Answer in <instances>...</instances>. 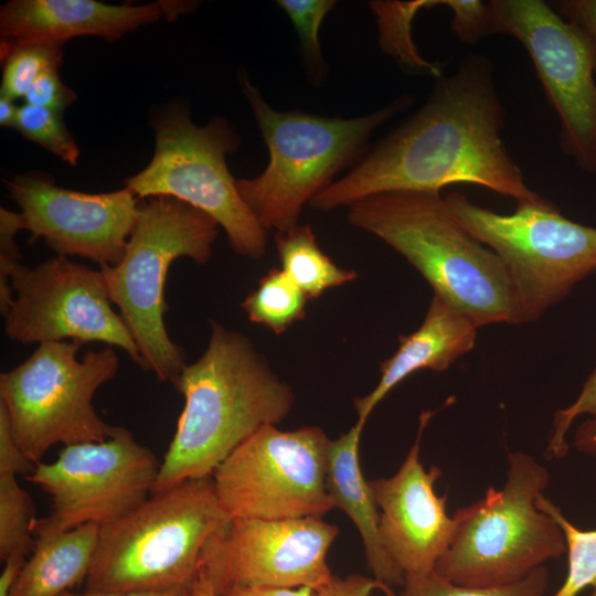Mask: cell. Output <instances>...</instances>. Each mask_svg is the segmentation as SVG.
Returning a JSON list of instances; mask_svg holds the SVG:
<instances>
[{
    "label": "cell",
    "mask_w": 596,
    "mask_h": 596,
    "mask_svg": "<svg viewBox=\"0 0 596 596\" xmlns=\"http://www.w3.org/2000/svg\"><path fill=\"white\" fill-rule=\"evenodd\" d=\"M504 121L491 61L470 54L439 78L418 111L309 204L330 211L377 193H439L454 183L481 185L518 204L539 201L503 143Z\"/></svg>",
    "instance_id": "6da1fadb"
},
{
    "label": "cell",
    "mask_w": 596,
    "mask_h": 596,
    "mask_svg": "<svg viewBox=\"0 0 596 596\" xmlns=\"http://www.w3.org/2000/svg\"><path fill=\"white\" fill-rule=\"evenodd\" d=\"M173 386L184 406L152 493L212 476L260 427L277 425L295 403L290 385L243 333L211 321L204 353Z\"/></svg>",
    "instance_id": "7a4b0ae2"
},
{
    "label": "cell",
    "mask_w": 596,
    "mask_h": 596,
    "mask_svg": "<svg viewBox=\"0 0 596 596\" xmlns=\"http://www.w3.org/2000/svg\"><path fill=\"white\" fill-rule=\"evenodd\" d=\"M348 207L350 224L404 256L434 295L478 328L517 324L514 296L502 262L450 214L439 193L384 192Z\"/></svg>",
    "instance_id": "3957f363"
},
{
    "label": "cell",
    "mask_w": 596,
    "mask_h": 596,
    "mask_svg": "<svg viewBox=\"0 0 596 596\" xmlns=\"http://www.w3.org/2000/svg\"><path fill=\"white\" fill-rule=\"evenodd\" d=\"M231 521L212 476L152 493L127 515L99 526L83 592L192 587L204 546Z\"/></svg>",
    "instance_id": "277c9868"
},
{
    "label": "cell",
    "mask_w": 596,
    "mask_h": 596,
    "mask_svg": "<svg viewBox=\"0 0 596 596\" xmlns=\"http://www.w3.org/2000/svg\"><path fill=\"white\" fill-rule=\"evenodd\" d=\"M240 78L269 161L257 177L236 180V188L259 225L277 233L296 226L305 204L358 160L373 131L413 103L412 96L402 95L385 107L355 118L278 111L246 75Z\"/></svg>",
    "instance_id": "5b68a950"
},
{
    "label": "cell",
    "mask_w": 596,
    "mask_h": 596,
    "mask_svg": "<svg viewBox=\"0 0 596 596\" xmlns=\"http://www.w3.org/2000/svg\"><path fill=\"white\" fill-rule=\"evenodd\" d=\"M550 482L545 466L523 451L508 457L501 489L460 509L455 532L435 572L467 587H500L518 583L547 561L566 552L560 525L536 507Z\"/></svg>",
    "instance_id": "8992f818"
},
{
    "label": "cell",
    "mask_w": 596,
    "mask_h": 596,
    "mask_svg": "<svg viewBox=\"0 0 596 596\" xmlns=\"http://www.w3.org/2000/svg\"><path fill=\"white\" fill-rule=\"evenodd\" d=\"M219 226L210 215L175 198L139 199L124 257L114 266H100L110 301L138 347L143 370L172 385L187 364L183 349L164 326L167 274L179 257L207 263Z\"/></svg>",
    "instance_id": "52a82bcc"
},
{
    "label": "cell",
    "mask_w": 596,
    "mask_h": 596,
    "mask_svg": "<svg viewBox=\"0 0 596 596\" xmlns=\"http://www.w3.org/2000/svg\"><path fill=\"white\" fill-rule=\"evenodd\" d=\"M450 214L502 262L517 307V324L538 320L596 272V227L564 216L541 199L499 214L450 192Z\"/></svg>",
    "instance_id": "ba28073f"
},
{
    "label": "cell",
    "mask_w": 596,
    "mask_h": 596,
    "mask_svg": "<svg viewBox=\"0 0 596 596\" xmlns=\"http://www.w3.org/2000/svg\"><path fill=\"white\" fill-rule=\"evenodd\" d=\"M78 341L41 343L14 369L0 374V403L12 434L34 464L56 444L98 443L118 429L96 413V391L118 371L119 360L108 345L87 351L82 360Z\"/></svg>",
    "instance_id": "9c48e42d"
},
{
    "label": "cell",
    "mask_w": 596,
    "mask_h": 596,
    "mask_svg": "<svg viewBox=\"0 0 596 596\" xmlns=\"http://www.w3.org/2000/svg\"><path fill=\"white\" fill-rule=\"evenodd\" d=\"M153 127V157L126 188L138 199L166 195L196 207L223 227L235 253L263 257L267 231L242 199L225 160L238 147L234 128L222 118L196 126L181 107L164 111Z\"/></svg>",
    "instance_id": "30bf717a"
},
{
    "label": "cell",
    "mask_w": 596,
    "mask_h": 596,
    "mask_svg": "<svg viewBox=\"0 0 596 596\" xmlns=\"http://www.w3.org/2000/svg\"><path fill=\"white\" fill-rule=\"evenodd\" d=\"M330 443L318 426L260 427L212 475L223 508L232 519L322 518L334 509L326 481Z\"/></svg>",
    "instance_id": "8fae6325"
},
{
    "label": "cell",
    "mask_w": 596,
    "mask_h": 596,
    "mask_svg": "<svg viewBox=\"0 0 596 596\" xmlns=\"http://www.w3.org/2000/svg\"><path fill=\"white\" fill-rule=\"evenodd\" d=\"M161 462L118 426L104 441L64 446L52 462H38L26 479L51 497V512L35 521V540L86 524L103 526L152 494Z\"/></svg>",
    "instance_id": "7c38bea8"
},
{
    "label": "cell",
    "mask_w": 596,
    "mask_h": 596,
    "mask_svg": "<svg viewBox=\"0 0 596 596\" xmlns=\"http://www.w3.org/2000/svg\"><path fill=\"white\" fill-rule=\"evenodd\" d=\"M493 34L526 50L560 119V147L585 173L596 174V73L585 36L542 0H493Z\"/></svg>",
    "instance_id": "4fadbf2b"
},
{
    "label": "cell",
    "mask_w": 596,
    "mask_h": 596,
    "mask_svg": "<svg viewBox=\"0 0 596 596\" xmlns=\"http://www.w3.org/2000/svg\"><path fill=\"white\" fill-rule=\"evenodd\" d=\"M10 284L14 297L4 316V332L12 341L105 342L121 348L145 369L132 336L111 307L100 269L56 256L34 267L19 264Z\"/></svg>",
    "instance_id": "5bb4252c"
},
{
    "label": "cell",
    "mask_w": 596,
    "mask_h": 596,
    "mask_svg": "<svg viewBox=\"0 0 596 596\" xmlns=\"http://www.w3.org/2000/svg\"><path fill=\"white\" fill-rule=\"evenodd\" d=\"M339 528L322 518L232 519L202 551L201 572L216 596L234 587H309L332 577L327 553Z\"/></svg>",
    "instance_id": "9a60e30c"
},
{
    "label": "cell",
    "mask_w": 596,
    "mask_h": 596,
    "mask_svg": "<svg viewBox=\"0 0 596 596\" xmlns=\"http://www.w3.org/2000/svg\"><path fill=\"white\" fill-rule=\"evenodd\" d=\"M6 184L21 207L22 230L31 232V242L43 237L57 256H79L100 266H114L124 257L139 202L128 188L84 193L36 174L17 175Z\"/></svg>",
    "instance_id": "2e32d148"
},
{
    "label": "cell",
    "mask_w": 596,
    "mask_h": 596,
    "mask_svg": "<svg viewBox=\"0 0 596 596\" xmlns=\"http://www.w3.org/2000/svg\"><path fill=\"white\" fill-rule=\"evenodd\" d=\"M433 415V411L421 413L415 441L398 470L369 481L380 510L382 545L404 576L434 572L455 532V520L446 511L447 494L438 496L434 489L441 471L436 466L426 470L419 459L422 437Z\"/></svg>",
    "instance_id": "e0dca14e"
},
{
    "label": "cell",
    "mask_w": 596,
    "mask_h": 596,
    "mask_svg": "<svg viewBox=\"0 0 596 596\" xmlns=\"http://www.w3.org/2000/svg\"><path fill=\"white\" fill-rule=\"evenodd\" d=\"M191 3L106 4L95 0H12L0 9L2 41L13 44L65 41L82 35L120 39L127 32L187 11Z\"/></svg>",
    "instance_id": "ac0fdd59"
},
{
    "label": "cell",
    "mask_w": 596,
    "mask_h": 596,
    "mask_svg": "<svg viewBox=\"0 0 596 596\" xmlns=\"http://www.w3.org/2000/svg\"><path fill=\"white\" fill-rule=\"evenodd\" d=\"M478 326L466 315L434 295L422 324L400 337L396 352L381 363L375 387L353 401L358 421L366 423L376 405L403 380L418 370L446 371L471 351Z\"/></svg>",
    "instance_id": "d6986e66"
},
{
    "label": "cell",
    "mask_w": 596,
    "mask_h": 596,
    "mask_svg": "<svg viewBox=\"0 0 596 596\" xmlns=\"http://www.w3.org/2000/svg\"><path fill=\"white\" fill-rule=\"evenodd\" d=\"M364 423H356L339 438L331 440L327 465V490L334 508L341 509L355 524L374 578L393 587H402L404 574L384 550L380 532V511L364 479L359 445Z\"/></svg>",
    "instance_id": "ffe728a7"
},
{
    "label": "cell",
    "mask_w": 596,
    "mask_h": 596,
    "mask_svg": "<svg viewBox=\"0 0 596 596\" xmlns=\"http://www.w3.org/2000/svg\"><path fill=\"white\" fill-rule=\"evenodd\" d=\"M99 534V526L86 524L51 538L34 540L9 596H61L85 582Z\"/></svg>",
    "instance_id": "44dd1931"
},
{
    "label": "cell",
    "mask_w": 596,
    "mask_h": 596,
    "mask_svg": "<svg viewBox=\"0 0 596 596\" xmlns=\"http://www.w3.org/2000/svg\"><path fill=\"white\" fill-rule=\"evenodd\" d=\"M281 269L308 299L358 278L354 269L342 268L320 248L309 225L278 232L275 237Z\"/></svg>",
    "instance_id": "7402d4cb"
},
{
    "label": "cell",
    "mask_w": 596,
    "mask_h": 596,
    "mask_svg": "<svg viewBox=\"0 0 596 596\" xmlns=\"http://www.w3.org/2000/svg\"><path fill=\"white\" fill-rule=\"evenodd\" d=\"M309 299L281 268H272L241 304L248 319L273 331L284 333L296 321L306 318Z\"/></svg>",
    "instance_id": "603a6c76"
},
{
    "label": "cell",
    "mask_w": 596,
    "mask_h": 596,
    "mask_svg": "<svg viewBox=\"0 0 596 596\" xmlns=\"http://www.w3.org/2000/svg\"><path fill=\"white\" fill-rule=\"evenodd\" d=\"M445 1H374L371 8L377 19L380 43L384 52L406 67L443 77L444 66L424 60L417 52L411 35L412 21L424 8L444 6Z\"/></svg>",
    "instance_id": "cb8c5ba5"
},
{
    "label": "cell",
    "mask_w": 596,
    "mask_h": 596,
    "mask_svg": "<svg viewBox=\"0 0 596 596\" xmlns=\"http://www.w3.org/2000/svg\"><path fill=\"white\" fill-rule=\"evenodd\" d=\"M536 507L561 528L567 552V575L552 596H578L587 587H596V530L575 526L549 498L541 494Z\"/></svg>",
    "instance_id": "d4e9b609"
},
{
    "label": "cell",
    "mask_w": 596,
    "mask_h": 596,
    "mask_svg": "<svg viewBox=\"0 0 596 596\" xmlns=\"http://www.w3.org/2000/svg\"><path fill=\"white\" fill-rule=\"evenodd\" d=\"M62 44L32 42L13 44L1 42L2 82L0 95L11 99L24 97L33 82L50 67L62 62Z\"/></svg>",
    "instance_id": "484cf974"
},
{
    "label": "cell",
    "mask_w": 596,
    "mask_h": 596,
    "mask_svg": "<svg viewBox=\"0 0 596 596\" xmlns=\"http://www.w3.org/2000/svg\"><path fill=\"white\" fill-rule=\"evenodd\" d=\"M549 571L545 565L530 573L522 581L500 587H467L454 584L435 571L426 575L405 576L398 593L386 596H545Z\"/></svg>",
    "instance_id": "4316f807"
},
{
    "label": "cell",
    "mask_w": 596,
    "mask_h": 596,
    "mask_svg": "<svg viewBox=\"0 0 596 596\" xmlns=\"http://www.w3.org/2000/svg\"><path fill=\"white\" fill-rule=\"evenodd\" d=\"M34 505L13 473H0V557L28 551L35 524Z\"/></svg>",
    "instance_id": "83f0119b"
},
{
    "label": "cell",
    "mask_w": 596,
    "mask_h": 596,
    "mask_svg": "<svg viewBox=\"0 0 596 596\" xmlns=\"http://www.w3.org/2000/svg\"><path fill=\"white\" fill-rule=\"evenodd\" d=\"M14 128L63 161L76 166L79 150L63 121L62 113L24 104L19 107Z\"/></svg>",
    "instance_id": "f1b7e54d"
},
{
    "label": "cell",
    "mask_w": 596,
    "mask_h": 596,
    "mask_svg": "<svg viewBox=\"0 0 596 596\" xmlns=\"http://www.w3.org/2000/svg\"><path fill=\"white\" fill-rule=\"evenodd\" d=\"M279 8L290 19L301 46L308 70L318 77L322 72L323 60L319 44V28L326 15L333 9L331 0H279Z\"/></svg>",
    "instance_id": "f546056e"
},
{
    "label": "cell",
    "mask_w": 596,
    "mask_h": 596,
    "mask_svg": "<svg viewBox=\"0 0 596 596\" xmlns=\"http://www.w3.org/2000/svg\"><path fill=\"white\" fill-rule=\"evenodd\" d=\"M596 416V369L589 374L576 400L554 413L552 433L545 454L550 458H562L568 450L566 435L572 423L581 415Z\"/></svg>",
    "instance_id": "4dcf8cb0"
},
{
    "label": "cell",
    "mask_w": 596,
    "mask_h": 596,
    "mask_svg": "<svg viewBox=\"0 0 596 596\" xmlns=\"http://www.w3.org/2000/svg\"><path fill=\"white\" fill-rule=\"evenodd\" d=\"M445 6L454 13L451 30L460 42L473 44L493 34L492 12L489 2L446 0Z\"/></svg>",
    "instance_id": "1f68e13d"
},
{
    "label": "cell",
    "mask_w": 596,
    "mask_h": 596,
    "mask_svg": "<svg viewBox=\"0 0 596 596\" xmlns=\"http://www.w3.org/2000/svg\"><path fill=\"white\" fill-rule=\"evenodd\" d=\"M22 230L20 213L0 210V311L4 317L13 300L10 279L15 267L21 264V254L14 242L15 233Z\"/></svg>",
    "instance_id": "d6a6232c"
},
{
    "label": "cell",
    "mask_w": 596,
    "mask_h": 596,
    "mask_svg": "<svg viewBox=\"0 0 596 596\" xmlns=\"http://www.w3.org/2000/svg\"><path fill=\"white\" fill-rule=\"evenodd\" d=\"M58 67L46 68L28 89L25 104L49 108L58 113L76 99V94L63 84Z\"/></svg>",
    "instance_id": "836d02e7"
},
{
    "label": "cell",
    "mask_w": 596,
    "mask_h": 596,
    "mask_svg": "<svg viewBox=\"0 0 596 596\" xmlns=\"http://www.w3.org/2000/svg\"><path fill=\"white\" fill-rule=\"evenodd\" d=\"M552 7L587 40L594 55L596 73V0H558L554 1Z\"/></svg>",
    "instance_id": "e575fe53"
},
{
    "label": "cell",
    "mask_w": 596,
    "mask_h": 596,
    "mask_svg": "<svg viewBox=\"0 0 596 596\" xmlns=\"http://www.w3.org/2000/svg\"><path fill=\"white\" fill-rule=\"evenodd\" d=\"M35 465L23 454L17 443L8 412L0 403V473H22L29 476Z\"/></svg>",
    "instance_id": "d590c367"
},
{
    "label": "cell",
    "mask_w": 596,
    "mask_h": 596,
    "mask_svg": "<svg viewBox=\"0 0 596 596\" xmlns=\"http://www.w3.org/2000/svg\"><path fill=\"white\" fill-rule=\"evenodd\" d=\"M374 589L381 590L385 596L393 590L375 578L350 574L343 578L333 576L326 585L313 590L312 596H370Z\"/></svg>",
    "instance_id": "8d00e7d4"
},
{
    "label": "cell",
    "mask_w": 596,
    "mask_h": 596,
    "mask_svg": "<svg viewBox=\"0 0 596 596\" xmlns=\"http://www.w3.org/2000/svg\"><path fill=\"white\" fill-rule=\"evenodd\" d=\"M26 552L14 551L3 561L4 567L0 575V596H9L28 561Z\"/></svg>",
    "instance_id": "74e56055"
},
{
    "label": "cell",
    "mask_w": 596,
    "mask_h": 596,
    "mask_svg": "<svg viewBox=\"0 0 596 596\" xmlns=\"http://www.w3.org/2000/svg\"><path fill=\"white\" fill-rule=\"evenodd\" d=\"M313 589L309 587H234L220 596H312Z\"/></svg>",
    "instance_id": "f35d334b"
},
{
    "label": "cell",
    "mask_w": 596,
    "mask_h": 596,
    "mask_svg": "<svg viewBox=\"0 0 596 596\" xmlns=\"http://www.w3.org/2000/svg\"><path fill=\"white\" fill-rule=\"evenodd\" d=\"M61 596H194L192 587H179L170 589L134 590L125 593H75L65 592Z\"/></svg>",
    "instance_id": "ab89813d"
},
{
    "label": "cell",
    "mask_w": 596,
    "mask_h": 596,
    "mask_svg": "<svg viewBox=\"0 0 596 596\" xmlns=\"http://www.w3.org/2000/svg\"><path fill=\"white\" fill-rule=\"evenodd\" d=\"M574 445L581 453L596 457V416H590L577 427Z\"/></svg>",
    "instance_id": "60d3db41"
},
{
    "label": "cell",
    "mask_w": 596,
    "mask_h": 596,
    "mask_svg": "<svg viewBox=\"0 0 596 596\" xmlns=\"http://www.w3.org/2000/svg\"><path fill=\"white\" fill-rule=\"evenodd\" d=\"M19 107L13 99L0 95V125L2 127H13L15 125Z\"/></svg>",
    "instance_id": "b9f144b4"
},
{
    "label": "cell",
    "mask_w": 596,
    "mask_h": 596,
    "mask_svg": "<svg viewBox=\"0 0 596 596\" xmlns=\"http://www.w3.org/2000/svg\"><path fill=\"white\" fill-rule=\"evenodd\" d=\"M193 594L194 596H216L212 583L201 571L193 584Z\"/></svg>",
    "instance_id": "7bdbcfd3"
},
{
    "label": "cell",
    "mask_w": 596,
    "mask_h": 596,
    "mask_svg": "<svg viewBox=\"0 0 596 596\" xmlns=\"http://www.w3.org/2000/svg\"><path fill=\"white\" fill-rule=\"evenodd\" d=\"M590 596H596V587L593 588V592H592V595Z\"/></svg>",
    "instance_id": "ee69618b"
}]
</instances>
